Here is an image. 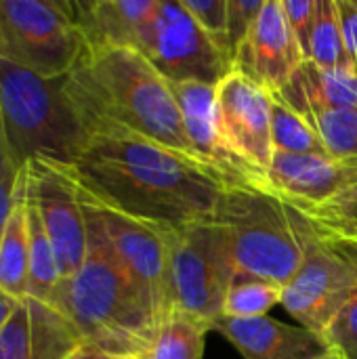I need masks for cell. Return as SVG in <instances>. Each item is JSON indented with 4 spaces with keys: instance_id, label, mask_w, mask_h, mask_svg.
<instances>
[{
    "instance_id": "6da1fadb",
    "label": "cell",
    "mask_w": 357,
    "mask_h": 359,
    "mask_svg": "<svg viewBox=\"0 0 357 359\" xmlns=\"http://www.w3.org/2000/svg\"><path fill=\"white\" fill-rule=\"evenodd\" d=\"M63 170L95 202L164 227L213 221L223 189L236 185L194 156L124 135H88Z\"/></svg>"
},
{
    "instance_id": "7a4b0ae2",
    "label": "cell",
    "mask_w": 357,
    "mask_h": 359,
    "mask_svg": "<svg viewBox=\"0 0 357 359\" xmlns=\"http://www.w3.org/2000/svg\"><path fill=\"white\" fill-rule=\"evenodd\" d=\"M65 88L88 135L137 137L196 158L170 84L141 53L86 48Z\"/></svg>"
},
{
    "instance_id": "3957f363",
    "label": "cell",
    "mask_w": 357,
    "mask_h": 359,
    "mask_svg": "<svg viewBox=\"0 0 357 359\" xmlns=\"http://www.w3.org/2000/svg\"><path fill=\"white\" fill-rule=\"evenodd\" d=\"M84 215L86 259L74 278L61 280L48 305L69 320L84 343L116 355L145 358L160 320L116 259L97 219L86 208Z\"/></svg>"
},
{
    "instance_id": "277c9868",
    "label": "cell",
    "mask_w": 357,
    "mask_h": 359,
    "mask_svg": "<svg viewBox=\"0 0 357 359\" xmlns=\"http://www.w3.org/2000/svg\"><path fill=\"white\" fill-rule=\"evenodd\" d=\"M65 78H42L0 59V124L19 170L34 160L69 168L82 154L88 133Z\"/></svg>"
},
{
    "instance_id": "5b68a950",
    "label": "cell",
    "mask_w": 357,
    "mask_h": 359,
    "mask_svg": "<svg viewBox=\"0 0 357 359\" xmlns=\"http://www.w3.org/2000/svg\"><path fill=\"white\" fill-rule=\"evenodd\" d=\"M213 221L223 229L236 271L286 286L303 257L288 200L269 183H236L221 194Z\"/></svg>"
},
{
    "instance_id": "8992f818",
    "label": "cell",
    "mask_w": 357,
    "mask_h": 359,
    "mask_svg": "<svg viewBox=\"0 0 357 359\" xmlns=\"http://www.w3.org/2000/svg\"><path fill=\"white\" fill-rule=\"evenodd\" d=\"M86 53L72 0H0V59L65 78Z\"/></svg>"
},
{
    "instance_id": "52a82bcc",
    "label": "cell",
    "mask_w": 357,
    "mask_h": 359,
    "mask_svg": "<svg viewBox=\"0 0 357 359\" xmlns=\"http://www.w3.org/2000/svg\"><path fill=\"white\" fill-rule=\"evenodd\" d=\"M234 273L227 238L215 221L168 229L170 311H181L213 330L223 316Z\"/></svg>"
},
{
    "instance_id": "ba28073f",
    "label": "cell",
    "mask_w": 357,
    "mask_h": 359,
    "mask_svg": "<svg viewBox=\"0 0 357 359\" xmlns=\"http://www.w3.org/2000/svg\"><path fill=\"white\" fill-rule=\"evenodd\" d=\"M288 204L303 257L297 273L284 286L282 307L299 326L326 339L330 326L357 292V261L328 244L292 200Z\"/></svg>"
},
{
    "instance_id": "9c48e42d",
    "label": "cell",
    "mask_w": 357,
    "mask_h": 359,
    "mask_svg": "<svg viewBox=\"0 0 357 359\" xmlns=\"http://www.w3.org/2000/svg\"><path fill=\"white\" fill-rule=\"evenodd\" d=\"M168 84L217 86L234 72L229 55L198 25L181 0H158L139 50Z\"/></svg>"
},
{
    "instance_id": "30bf717a",
    "label": "cell",
    "mask_w": 357,
    "mask_h": 359,
    "mask_svg": "<svg viewBox=\"0 0 357 359\" xmlns=\"http://www.w3.org/2000/svg\"><path fill=\"white\" fill-rule=\"evenodd\" d=\"M84 208L97 219L116 259L145 297L151 311L162 320L170 311L168 284V229L164 225L147 223L107 208L80 189Z\"/></svg>"
},
{
    "instance_id": "8fae6325",
    "label": "cell",
    "mask_w": 357,
    "mask_h": 359,
    "mask_svg": "<svg viewBox=\"0 0 357 359\" xmlns=\"http://www.w3.org/2000/svg\"><path fill=\"white\" fill-rule=\"evenodd\" d=\"M23 181L55 248L61 280H69L80 271L88 248L86 215L78 187L61 166L40 160L23 168Z\"/></svg>"
},
{
    "instance_id": "7c38bea8",
    "label": "cell",
    "mask_w": 357,
    "mask_h": 359,
    "mask_svg": "<svg viewBox=\"0 0 357 359\" xmlns=\"http://www.w3.org/2000/svg\"><path fill=\"white\" fill-rule=\"evenodd\" d=\"M215 114L219 133L231 154L267 179L276 156L271 130V93L246 76L231 72L217 84Z\"/></svg>"
},
{
    "instance_id": "4fadbf2b",
    "label": "cell",
    "mask_w": 357,
    "mask_h": 359,
    "mask_svg": "<svg viewBox=\"0 0 357 359\" xmlns=\"http://www.w3.org/2000/svg\"><path fill=\"white\" fill-rule=\"evenodd\" d=\"M307 61L282 8V0H265L248 38L236 55L234 72L269 93L282 90Z\"/></svg>"
},
{
    "instance_id": "5bb4252c",
    "label": "cell",
    "mask_w": 357,
    "mask_h": 359,
    "mask_svg": "<svg viewBox=\"0 0 357 359\" xmlns=\"http://www.w3.org/2000/svg\"><path fill=\"white\" fill-rule=\"evenodd\" d=\"M170 88L181 111L183 130L198 160L215 168L229 183H267V179H263L225 145L215 114L217 86L202 82H181L170 84Z\"/></svg>"
},
{
    "instance_id": "9a60e30c",
    "label": "cell",
    "mask_w": 357,
    "mask_h": 359,
    "mask_svg": "<svg viewBox=\"0 0 357 359\" xmlns=\"http://www.w3.org/2000/svg\"><path fill=\"white\" fill-rule=\"evenodd\" d=\"M225 337L242 359H314L330 349L324 337L303 328L265 318H219L213 326Z\"/></svg>"
},
{
    "instance_id": "2e32d148",
    "label": "cell",
    "mask_w": 357,
    "mask_h": 359,
    "mask_svg": "<svg viewBox=\"0 0 357 359\" xmlns=\"http://www.w3.org/2000/svg\"><path fill=\"white\" fill-rule=\"evenodd\" d=\"M267 181L278 194L295 202L322 204L356 187L357 156L320 158L276 154Z\"/></svg>"
},
{
    "instance_id": "e0dca14e",
    "label": "cell",
    "mask_w": 357,
    "mask_h": 359,
    "mask_svg": "<svg viewBox=\"0 0 357 359\" xmlns=\"http://www.w3.org/2000/svg\"><path fill=\"white\" fill-rule=\"evenodd\" d=\"M86 48L120 46L139 50L158 0H72Z\"/></svg>"
},
{
    "instance_id": "ac0fdd59",
    "label": "cell",
    "mask_w": 357,
    "mask_h": 359,
    "mask_svg": "<svg viewBox=\"0 0 357 359\" xmlns=\"http://www.w3.org/2000/svg\"><path fill=\"white\" fill-rule=\"evenodd\" d=\"M295 111L357 107V72L353 67L324 69L305 61L290 82L276 93Z\"/></svg>"
},
{
    "instance_id": "d6986e66",
    "label": "cell",
    "mask_w": 357,
    "mask_h": 359,
    "mask_svg": "<svg viewBox=\"0 0 357 359\" xmlns=\"http://www.w3.org/2000/svg\"><path fill=\"white\" fill-rule=\"evenodd\" d=\"M0 292L25 301L29 297V233L25 217V185L0 242Z\"/></svg>"
},
{
    "instance_id": "ffe728a7",
    "label": "cell",
    "mask_w": 357,
    "mask_h": 359,
    "mask_svg": "<svg viewBox=\"0 0 357 359\" xmlns=\"http://www.w3.org/2000/svg\"><path fill=\"white\" fill-rule=\"evenodd\" d=\"M25 185V181H23ZM25 217L29 233V297L40 303H50L57 286L61 284V271L55 257V248L44 229L42 217L36 204L25 194Z\"/></svg>"
},
{
    "instance_id": "44dd1931",
    "label": "cell",
    "mask_w": 357,
    "mask_h": 359,
    "mask_svg": "<svg viewBox=\"0 0 357 359\" xmlns=\"http://www.w3.org/2000/svg\"><path fill=\"white\" fill-rule=\"evenodd\" d=\"M210 328L181 311H168L154 334L145 359H204Z\"/></svg>"
},
{
    "instance_id": "7402d4cb",
    "label": "cell",
    "mask_w": 357,
    "mask_h": 359,
    "mask_svg": "<svg viewBox=\"0 0 357 359\" xmlns=\"http://www.w3.org/2000/svg\"><path fill=\"white\" fill-rule=\"evenodd\" d=\"M284 286L246 271H236L223 303V318H265L282 305Z\"/></svg>"
},
{
    "instance_id": "603a6c76",
    "label": "cell",
    "mask_w": 357,
    "mask_h": 359,
    "mask_svg": "<svg viewBox=\"0 0 357 359\" xmlns=\"http://www.w3.org/2000/svg\"><path fill=\"white\" fill-rule=\"evenodd\" d=\"M271 130L276 154L332 158V154L326 149L316 130L303 120V116L284 103L276 93H271Z\"/></svg>"
},
{
    "instance_id": "cb8c5ba5",
    "label": "cell",
    "mask_w": 357,
    "mask_h": 359,
    "mask_svg": "<svg viewBox=\"0 0 357 359\" xmlns=\"http://www.w3.org/2000/svg\"><path fill=\"white\" fill-rule=\"evenodd\" d=\"M309 61L324 69L353 67L345 48L337 0H318Z\"/></svg>"
},
{
    "instance_id": "d4e9b609",
    "label": "cell",
    "mask_w": 357,
    "mask_h": 359,
    "mask_svg": "<svg viewBox=\"0 0 357 359\" xmlns=\"http://www.w3.org/2000/svg\"><path fill=\"white\" fill-rule=\"evenodd\" d=\"M316 130L332 158L357 156V107L297 111Z\"/></svg>"
},
{
    "instance_id": "484cf974",
    "label": "cell",
    "mask_w": 357,
    "mask_h": 359,
    "mask_svg": "<svg viewBox=\"0 0 357 359\" xmlns=\"http://www.w3.org/2000/svg\"><path fill=\"white\" fill-rule=\"evenodd\" d=\"M32 316L27 303L21 301L0 330V359H32Z\"/></svg>"
},
{
    "instance_id": "4316f807",
    "label": "cell",
    "mask_w": 357,
    "mask_h": 359,
    "mask_svg": "<svg viewBox=\"0 0 357 359\" xmlns=\"http://www.w3.org/2000/svg\"><path fill=\"white\" fill-rule=\"evenodd\" d=\"M295 204L316 223L357 227V185L322 204H301V202H295Z\"/></svg>"
},
{
    "instance_id": "83f0119b",
    "label": "cell",
    "mask_w": 357,
    "mask_h": 359,
    "mask_svg": "<svg viewBox=\"0 0 357 359\" xmlns=\"http://www.w3.org/2000/svg\"><path fill=\"white\" fill-rule=\"evenodd\" d=\"M181 4L198 21V25L229 55L227 50V0H181Z\"/></svg>"
},
{
    "instance_id": "f1b7e54d",
    "label": "cell",
    "mask_w": 357,
    "mask_h": 359,
    "mask_svg": "<svg viewBox=\"0 0 357 359\" xmlns=\"http://www.w3.org/2000/svg\"><path fill=\"white\" fill-rule=\"evenodd\" d=\"M263 4L265 0H227V50L231 61H236Z\"/></svg>"
},
{
    "instance_id": "f546056e",
    "label": "cell",
    "mask_w": 357,
    "mask_h": 359,
    "mask_svg": "<svg viewBox=\"0 0 357 359\" xmlns=\"http://www.w3.org/2000/svg\"><path fill=\"white\" fill-rule=\"evenodd\" d=\"M326 341L330 349L339 351L345 359H357V292L330 326Z\"/></svg>"
},
{
    "instance_id": "4dcf8cb0",
    "label": "cell",
    "mask_w": 357,
    "mask_h": 359,
    "mask_svg": "<svg viewBox=\"0 0 357 359\" xmlns=\"http://www.w3.org/2000/svg\"><path fill=\"white\" fill-rule=\"evenodd\" d=\"M316 6H318V0H282V8H284V15L288 19V25L295 32L307 61L311 55V34H314V23H316Z\"/></svg>"
},
{
    "instance_id": "1f68e13d",
    "label": "cell",
    "mask_w": 357,
    "mask_h": 359,
    "mask_svg": "<svg viewBox=\"0 0 357 359\" xmlns=\"http://www.w3.org/2000/svg\"><path fill=\"white\" fill-rule=\"evenodd\" d=\"M21 189H23V170L0 179V242L4 238L8 219L19 202Z\"/></svg>"
},
{
    "instance_id": "d6a6232c",
    "label": "cell",
    "mask_w": 357,
    "mask_h": 359,
    "mask_svg": "<svg viewBox=\"0 0 357 359\" xmlns=\"http://www.w3.org/2000/svg\"><path fill=\"white\" fill-rule=\"evenodd\" d=\"M314 223V227L318 229V233L332 244L335 248H339L341 252H345L347 257L357 259V227H345V225H322L316 223L314 219H309Z\"/></svg>"
},
{
    "instance_id": "836d02e7",
    "label": "cell",
    "mask_w": 357,
    "mask_h": 359,
    "mask_svg": "<svg viewBox=\"0 0 357 359\" xmlns=\"http://www.w3.org/2000/svg\"><path fill=\"white\" fill-rule=\"evenodd\" d=\"M337 6L341 15L345 48H347L353 69L357 72V0H337Z\"/></svg>"
},
{
    "instance_id": "e575fe53",
    "label": "cell",
    "mask_w": 357,
    "mask_h": 359,
    "mask_svg": "<svg viewBox=\"0 0 357 359\" xmlns=\"http://www.w3.org/2000/svg\"><path fill=\"white\" fill-rule=\"evenodd\" d=\"M67 359H118V355L109 353V351H105L93 343H80Z\"/></svg>"
},
{
    "instance_id": "d590c367",
    "label": "cell",
    "mask_w": 357,
    "mask_h": 359,
    "mask_svg": "<svg viewBox=\"0 0 357 359\" xmlns=\"http://www.w3.org/2000/svg\"><path fill=\"white\" fill-rule=\"evenodd\" d=\"M17 172H21V170L11 160V154H8V147L4 141V133H2V124H0V179L8 177V175H17Z\"/></svg>"
},
{
    "instance_id": "8d00e7d4",
    "label": "cell",
    "mask_w": 357,
    "mask_h": 359,
    "mask_svg": "<svg viewBox=\"0 0 357 359\" xmlns=\"http://www.w3.org/2000/svg\"><path fill=\"white\" fill-rule=\"evenodd\" d=\"M19 303H21V301H17V299L8 297V294H4V292H0V330H2L4 324L8 322V318L13 316V311L19 307Z\"/></svg>"
},
{
    "instance_id": "74e56055",
    "label": "cell",
    "mask_w": 357,
    "mask_h": 359,
    "mask_svg": "<svg viewBox=\"0 0 357 359\" xmlns=\"http://www.w3.org/2000/svg\"><path fill=\"white\" fill-rule=\"evenodd\" d=\"M314 359H345L339 351H335V349H328L326 353H322V355H318V358Z\"/></svg>"
},
{
    "instance_id": "f35d334b",
    "label": "cell",
    "mask_w": 357,
    "mask_h": 359,
    "mask_svg": "<svg viewBox=\"0 0 357 359\" xmlns=\"http://www.w3.org/2000/svg\"><path fill=\"white\" fill-rule=\"evenodd\" d=\"M118 359H145L141 355H118Z\"/></svg>"
}]
</instances>
